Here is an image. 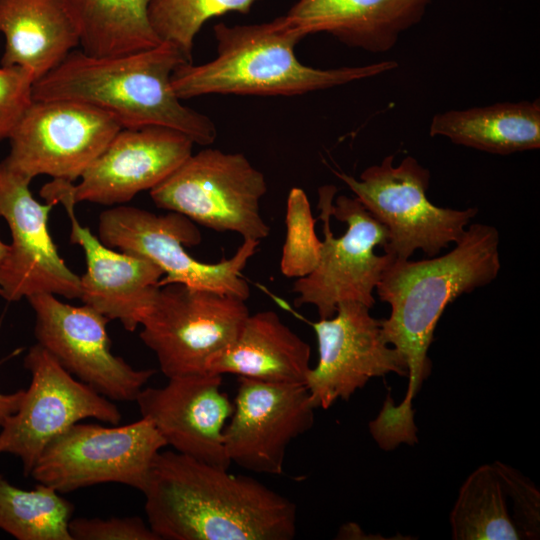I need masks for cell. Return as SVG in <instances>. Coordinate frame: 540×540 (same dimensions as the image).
Instances as JSON below:
<instances>
[{"instance_id": "12", "label": "cell", "mask_w": 540, "mask_h": 540, "mask_svg": "<svg viewBox=\"0 0 540 540\" xmlns=\"http://www.w3.org/2000/svg\"><path fill=\"white\" fill-rule=\"evenodd\" d=\"M121 129L109 114L84 103L33 100L8 138L3 161L31 180L47 175L74 183Z\"/></svg>"}, {"instance_id": "3", "label": "cell", "mask_w": 540, "mask_h": 540, "mask_svg": "<svg viewBox=\"0 0 540 540\" xmlns=\"http://www.w3.org/2000/svg\"><path fill=\"white\" fill-rule=\"evenodd\" d=\"M187 62L182 51L170 42L109 57L73 50L34 83L33 100L84 103L106 112L123 129L165 127L207 146L217 137L214 122L183 105L171 84L175 69Z\"/></svg>"}, {"instance_id": "33", "label": "cell", "mask_w": 540, "mask_h": 540, "mask_svg": "<svg viewBox=\"0 0 540 540\" xmlns=\"http://www.w3.org/2000/svg\"><path fill=\"white\" fill-rule=\"evenodd\" d=\"M9 245L4 243L0 238V265L4 261L7 253H8Z\"/></svg>"}, {"instance_id": "9", "label": "cell", "mask_w": 540, "mask_h": 540, "mask_svg": "<svg viewBox=\"0 0 540 540\" xmlns=\"http://www.w3.org/2000/svg\"><path fill=\"white\" fill-rule=\"evenodd\" d=\"M246 300L180 283L161 286L141 323L140 338L167 378L207 372L249 316Z\"/></svg>"}, {"instance_id": "18", "label": "cell", "mask_w": 540, "mask_h": 540, "mask_svg": "<svg viewBox=\"0 0 540 540\" xmlns=\"http://www.w3.org/2000/svg\"><path fill=\"white\" fill-rule=\"evenodd\" d=\"M223 376L210 372L168 378L163 387H144L136 399L167 446L228 469L223 432L233 401L221 389Z\"/></svg>"}, {"instance_id": "1", "label": "cell", "mask_w": 540, "mask_h": 540, "mask_svg": "<svg viewBox=\"0 0 540 540\" xmlns=\"http://www.w3.org/2000/svg\"><path fill=\"white\" fill-rule=\"evenodd\" d=\"M500 267L498 230L473 223L448 253L418 261L393 259L384 271L375 288L390 306L388 318L381 320L382 334L405 360L408 388L399 405L387 399L369 423L380 448L417 442L412 401L431 372L428 349L436 325L450 303L491 283Z\"/></svg>"}, {"instance_id": "17", "label": "cell", "mask_w": 540, "mask_h": 540, "mask_svg": "<svg viewBox=\"0 0 540 540\" xmlns=\"http://www.w3.org/2000/svg\"><path fill=\"white\" fill-rule=\"evenodd\" d=\"M233 411L223 432L230 463L260 474L279 475L289 444L312 428L314 410L301 383L237 377Z\"/></svg>"}, {"instance_id": "4", "label": "cell", "mask_w": 540, "mask_h": 540, "mask_svg": "<svg viewBox=\"0 0 540 540\" xmlns=\"http://www.w3.org/2000/svg\"><path fill=\"white\" fill-rule=\"evenodd\" d=\"M213 32L217 56L200 65L184 63L172 74V88L180 100L209 94L300 95L374 77L398 66L394 60L330 69L304 65L294 50L301 38L286 29L279 17L251 25L220 22Z\"/></svg>"}, {"instance_id": "22", "label": "cell", "mask_w": 540, "mask_h": 540, "mask_svg": "<svg viewBox=\"0 0 540 540\" xmlns=\"http://www.w3.org/2000/svg\"><path fill=\"white\" fill-rule=\"evenodd\" d=\"M1 66H18L39 80L79 46L64 0H0ZM35 81V82H36Z\"/></svg>"}, {"instance_id": "23", "label": "cell", "mask_w": 540, "mask_h": 540, "mask_svg": "<svg viewBox=\"0 0 540 540\" xmlns=\"http://www.w3.org/2000/svg\"><path fill=\"white\" fill-rule=\"evenodd\" d=\"M430 135L477 150L507 155L540 148V102H501L436 114Z\"/></svg>"}, {"instance_id": "11", "label": "cell", "mask_w": 540, "mask_h": 540, "mask_svg": "<svg viewBox=\"0 0 540 540\" xmlns=\"http://www.w3.org/2000/svg\"><path fill=\"white\" fill-rule=\"evenodd\" d=\"M24 366L31 374L18 410L0 427V454L18 457L25 475L47 445L72 425L95 418L119 424L114 402L70 374L38 343L28 350Z\"/></svg>"}, {"instance_id": "31", "label": "cell", "mask_w": 540, "mask_h": 540, "mask_svg": "<svg viewBox=\"0 0 540 540\" xmlns=\"http://www.w3.org/2000/svg\"><path fill=\"white\" fill-rule=\"evenodd\" d=\"M73 540H159L148 523L137 516L71 519Z\"/></svg>"}, {"instance_id": "16", "label": "cell", "mask_w": 540, "mask_h": 540, "mask_svg": "<svg viewBox=\"0 0 540 540\" xmlns=\"http://www.w3.org/2000/svg\"><path fill=\"white\" fill-rule=\"evenodd\" d=\"M369 310L359 302H342L332 317L310 323L319 357L305 385L315 408L349 400L372 378L389 373L407 376L404 358L385 341L381 320Z\"/></svg>"}, {"instance_id": "28", "label": "cell", "mask_w": 540, "mask_h": 540, "mask_svg": "<svg viewBox=\"0 0 540 540\" xmlns=\"http://www.w3.org/2000/svg\"><path fill=\"white\" fill-rule=\"evenodd\" d=\"M311 206L303 189L293 187L286 203V236L280 269L288 278H301L316 267L322 241L315 232Z\"/></svg>"}, {"instance_id": "26", "label": "cell", "mask_w": 540, "mask_h": 540, "mask_svg": "<svg viewBox=\"0 0 540 540\" xmlns=\"http://www.w3.org/2000/svg\"><path fill=\"white\" fill-rule=\"evenodd\" d=\"M73 504L55 488L14 486L0 474V529L18 540H73Z\"/></svg>"}, {"instance_id": "21", "label": "cell", "mask_w": 540, "mask_h": 540, "mask_svg": "<svg viewBox=\"0 0 540 540\" xmlns=\"http://www.w3.org/2000/svg\"><path fill=\"white\" fill-rule=\"evenodd\" d=\"M311 349L272 311L246 318L236 339L208 362L207 372L275 382L305 384Z\"/></svg>"}, {"instance_id": "10", "label": "cell", "mask_w": 540, "mask_h": 540, "mask_svg": "<svg viewBox=\"0 0 540 540\" xmlns=\"http://www.w3.org/2000/svg\"><path fill=\"white\" fill-rule=\"evenodd\" d=\"M166 446L144 417L114 426L78 422L47 445L30 475L60 493L109 482L143 492L154 458Z\"/></svg>"}, {"instance_id": "5", "label": "cell", "mask_w": 540, "mask_h": 540, "mask_svg": "<svg viewBox=\"0 0 540 540\" xmlns=\"http://www.w3.org/2000/svg\"><path fill=\"white\" fill-rule=\"evenodd\" d=\"M336 192L334 185L318 189L324 235L319 260L292 288L297 294L294 305H313L320 319L332 317L342 302H359L371 308L375 304L373 292L395 259L374 251L385 246L386 228L355 197L335 198Z\"/></svg>"}, {"instance_id": "20", "label": "cell", "mask_w": 540, "mask_h": 540, "mask_svg": "<svg viewBox=\"0 0 540 540\" xmlns=\"http://www.w3.org/2000/svg\"><path fill=\"white\" fill-rule=\"evenodd\" d=\"M434 0H298L279 19L299 38L326 32L372 53L392 49Z\"/></svg>"}, {"instance_id": "19", "label": "cell", "mask_w": 540, "mask_h": 540, "mask_svg": "<svg viewBox=\"0 0 540 540\" xmlns=\"http://www.w3.org/2000/svg\"><path fill=\"white\" fill-rule=\"evenodd\" d=\"M60 204L71 221L70 242L85 254L86 272L80 277L79 299L134 332L153 305L162 270L144 257L106 246L79 223L73 202L63 200Z\"/></svg>"}, {"instance_id": "27", "label": "cell", "mask_w": 540, "mask_h": 540, "mask_svg": "<svg viewBox=\"0 0 540 540\" xmlns=\"http://www.w3.org/2000/svg\"><path fill=\"white\" fill-rule=\"evenodd\" d=\"M256 0H152L150 23L162 42L176 45L192 62L194 39L203 24L228 12L247 13Z\"/></svg>"}, {"instance_id": "2", "label": "cell", "mask_w": 540, "mask_h": 540, "mask_svg": "<svg viewBox=\"0 0 540 540\" xmlns=\"http://www.w3.org/2000/svg\"><path fill=\"white\" fill-rule=\"evenodd\" d=\"M145 495L159 540H291L296 505L257 479L179 453L160 451Z\"/></svg>"}, {"instance_id": "6", "label": "cell", "mask_w": 540, "mask_h": 540, "mask_svg": "<svg viewBox=\"0 0 540 540\" xmlns=\"http://www.w3.org/2000/svg\"><path fill=\"white\" fill-rule=\"evenodd\" d=\"M354 197L387 230L385 253L409 259L416 250L437 256L465 233L477 208L457 210L434 205L426 195L430 171L412 156L394 165V155L367 167L359 179L332 170Z\"/></svg>"}, {"instance_id": "8", "label": "cell", "mask_w": 540, "mask_h": 540, "mask_svg": "<svg viewBox=\"0 0 540 540\" xmlns=\"http://www.w3.org/2000/svg\"><path fill=\"white\" fill-rule=\"evenodd\" d=\"M266 191L264 174L243 154L205 148L191 154L150 196L158 208L194 223L260 241L270 233L260 213Z\"/></svg>"}, {"instance_id": "13", "label": "cell", "mask_w": 540, "mask_h": 540, "mask_svg": "<svg viewBox=\"0 0 540 540\" xmlns=\"http://www.w3.org/2000/svg\"><path fill=\"white\" fill-rule=\"evenodd\" d=\"M193 144L185 134L165 127L122 128L78 183L53 179L40 195L53 205L62 200L121 205L167 178L192 154Z\"/></svg>"}, {"instance_id": "14", "label": "cell", "mask_w": 540, "mask_h": 540, "mask_svg": "<svg viewBox=\"0 0 540 540\" xmlns=\"http://www.w3.org/2000/svg\"><path fill=\"white\" fill-rule=\"evenodd\" d=\"M35 314L34 334L70 374L112 401H136L155 369H136L111 351L106 316L49 293L26 298Z\"/></svg>"}, {"instance_id": "25", "label": "cell", "mask_w": 540, "mask_h": 540, "mask_svg": "<svg viewBox=\"0 0 540 540\" xmlns=\"http://www.w3.org/2000/svg\"><path fill=\"white\" fill-rule=\"evenodd\" d=\"M449 520L454 540L523 539L496 463L484 464L466 478Z\"/></svg>"}, {"instance_id": "24", "label": "cell", "mask_w": 540, "mask_h": 540, "mask_svg": "<svg viewBox=\"0 0 540 540\" xmlns=\"http://www.w3.org/2000/svg\"><path fill=\"white\" fill-rule=\"evenodd\" d=\"M76 25L81 50L95 57L118 56L162 41L149 20L152 0H64Z\"/></svg>"}, {"instance_id": "15", "label": "cell", "mask_w": 540, "mask_h": 540, "mask_svg": "<svg viewBox=\"0 0 540 540\" xmlns=\"http://www.w3.org/2000/svg\"><path fill=\"white\" fill-rule=\"evenodd\" d=\"M30 182L0 161V217L12 238L0 265V296L8 302L39 293L79 298L80 277L66 265L49 233L54 205L37 201Z\"/></svg>"}, {"instance_id": "30", "label": "cell", "mask_w": 540, "mask_h": 540, "mask_svg": "<svg viewBox=\"0 0 540 540\" xmlns=\"http://www.w3.org/2000/svg\"><path fill=\"white\" fill-rule=\"evenodd\" d=\"M34 75L18 66L0 67V141L11 132L33 102Z\"/></svg>"}, {"instance_id": "32", "label": "cell", "mask_w": 540, "mask_h": 540, "mask_svg": "<svg viewBox=\"0 0 540 540\" xmlns=\"http://www.w3.org/2000/svg\"><path fill=\"white\" fill-rule=\"evenodd\" d=\"M25 390L20 389L14 393L0 392V427L6 419L13 415L19 408L24 397Z\"/></svg>"}, {"instance_id": "29", "label": "cell", "mask_w": 540, "mask_h": 540, "mask_svg": "<svg viewBox=\"0 0 540 540\" xmlns=\"http://www.w3.org/2000/svg\"><path fill=\"white\" fill-rule=\"evenodd\" d=\"M504 480L514 523L523 539L540 535V492L535 484L513 467L495 462Z\"/></svg>"}, {"instance_id": "7", "label": "cell", "mask_w": 540, "mask_h": 540, "mask_svg": "<svg viewBox=\"0 0 540 540\" xmlns=\"http://www.w3.org/2000/svg\"><path fill=\"white\" fill-rule=\"evenodd\" d=\"M98 238L106 246L144 257L163 272L159 286L180 283L247 300L248 283L242 270L255 254L258 240L244 239L236 253L217 263L194 259L185 247L197 246L202 239L196 224L173 211L166 214L133 206H112L99 215Z\"/></svg>"}]
</instances>
